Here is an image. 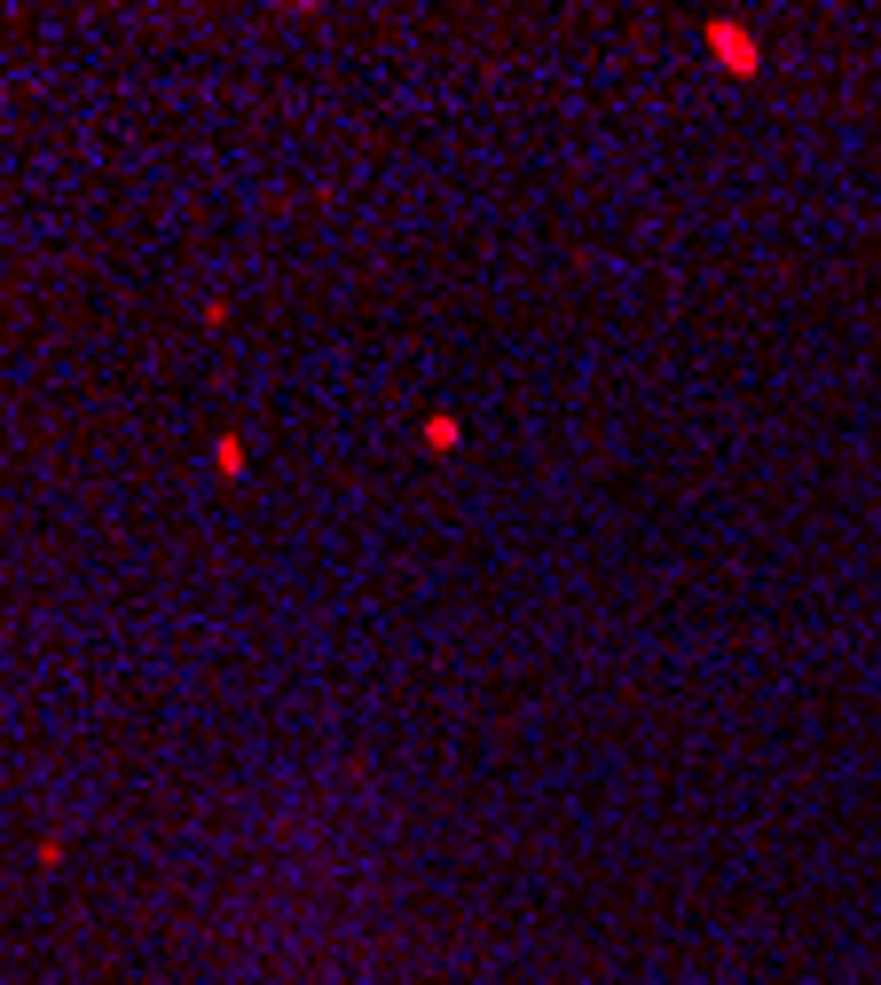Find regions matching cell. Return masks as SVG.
Instances as JSON below:
<instances>
[{"mask_svg": "<svg viewBox=\"0 0 881 985\" xmlns=\"http://www.w3.org/2000/svg\"><path fill=\"white\" fill-rule=\"evenodd\" d=\"M708 40H717V56L732 63V72H756V40H740L732 24H708Z\"/></svg>", "mask_w": 881, "mask_h": 985, "instance_id": "obj_1", "label": "cell"}]
</instances>
